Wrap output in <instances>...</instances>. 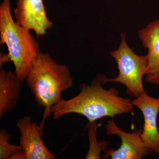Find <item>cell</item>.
I'll use <instances>...</instances> for the list:
<instances>
[{"label":"cell","mask_w":159,"mask_h":159,"mask_svg":"<svg viewBox=\"0 0 159 159\" xmlns=\"http://www.w3.org/2000/svg\"><path fill=\"white\" fill-rule=\"evenodd\" d=\"M142 111L144 118L142 138L146 145L153 152L159 154V132L157 117L159 111V98L150 97L145 91L132 101Z\"/></svg>","instance_id":"ba28073f"},{"label":"cell","mask_w":159,"mask_h":159,"mask_svg":"<svg viewBox=\"0 0 159 159\" xmlns=\"http://www.w3.org/2000/svg\"><path fill=\"white\" fill-rule=\"evenodd\" d=\"M104 74H97L90 84L83 83L79 86L80 92L76 97L68 100L62 99L51 107V113L54 120L64 115L80 114L89 122L109 116L132 112L133 104L129 98L119 96V91L115 87L105 89L103 86L108 83Z\"/></svg>","instance_id":"6da1fadb"},{"label":"cell","mask_w":159,"mask_h":159,"mask_svg":"<svg viewBox=\"0 0 159 159\" xmlns=\"http://www.w3.org/2000/svg\"><path fill=\"white\" fill-rule=\"evenodd\" d=\"M119 48L110 53L118 64L119 74L116 77L108 78V82L120 83L126 87V93L135 97L145 91L142 77L145 75L148 61L146 55L136 54L129 47L124 32L121 34Z\"/></svg>","instance_id":"277c9868"},{"label":"cell","mask_w":159,"mask_h":159,"mask_svg":"<svg viewBox=\"0 0 159 159\" xmlns=\"http://www.w3.org/2000/svg\"><path fill=\"white\" fill-rule=\"evenodd\" d=\"M16 21L28 31L43 36L53 24L47 17L43 0H18L14 10Z\"/></svg>","instance_id":"52a82bcc"},{"label":"cell","mask_w":159,"mask_h":159,"mask_svg":"<svg viewBox=\"0 0 159 159\" xmlns=\"http://www.w3.org/2000/svg\"><path fill=\"white\" fill-rule=\"evenodd\" d=\"M144 48L148 49L146 81L159 85V20L149 23L139 32Z\"/></svg>","instance_id":"9c48e42d"},{"label":"cell","mask_w":159,"mask_h":159,"mask_svg":"<svg viewBox=\"0 0 159 159\" xmlns=\"http://www.w3.org/2000/svg\"><path fill=\"white\" fill-rule=\"evenodd\" d=\"M11 135L6 129L0 130V159H9L12 156L22 150L20 145H11L9 143Z\"/></svg>","instance_id":"7c38bea8"},{"label":"cell","mask_w":159,"mask_h":159,"mask_svg":"<svg viewBox=\"0 0 159 159\" xmlns=\"http://www.w3.org/2000/svg\"><path fill=\"white\" fill-rule=\"evenodd\" d=\"M19 129L20 145L22 150L9 159H54L56 156L47 148L42 139L43 131L31 117L25 116L16 124Z\"/></svg>","instance_id":"5b68a950"},{"label":"cell","mask_w":159,"mask_h":159,"mask_svg":"<svg viewBox=\"0 0 159 159\" xmlns=\"http://www.w3.org/2000/svg\"><path fill=\"white\" fill-rule=\"evenodd\" d=\"M29 31L12 19L10 0H2L0 4V43L7 45L15 73L21 84L41 52L39 43Z\"/></svg>","instance_id":"3957f363"},{"label":"cell","mask_w":159,"mask_h":159,"mask_svg":"<svg viewBox=\"0 0 159 159\" xmlns=\"http://www.w3.org/2000/svg\"><path fill=\"white\" fill-rule=\"evenodd\" d=\"M99 124L96 121L89 122L87 125L88 134L89 148V151L86 156V159H99L101 152H105L107 150L110 142L106 140H103L101 142H98L97 139V132Z\"/></svg>","instance_id":"8fae6325"},{"label":"cell","mask_w":159,"mask_h":159,"mask_svg":"<svg viewBox=\"0 0 159 159\" xmlns=\"http://www.w3.org/2000/svg\"><path fill=\"white\" fill-rule=\"evenodd\" d=\"M105 128L107 135L119 136L122 144L117 150L111 148L104 152L102 159H142L153 152L142 139L143 129H139L132 133L126 132L117 126L114 119L107 121Z\"/></svg>","instance_id":"8992f818"},{"label":"cell","mask_w":159,"mask_h":159,"mask_svg":"<svg viewBox=\"0 0 159 159\" xmlns=\"http://www.w3.org/2000/svg\"><path fill=\"white\" fill-rule=\"evenodd\" d=\"M21 82L15 72L0 71V119L4 114L16 105L20 93Z\"/></svg>","instance_id":"30bf717a"},{"label":"cell","mask_w":159,"mask_h":159,"mask_svg":"<svg viewBox=\"0 0 159 159\" xmlns=\"http://www.w3.org/2000/svg\"><path fill=\"white\" fill-rule=\"evenodd\" d=\"M26 80L36 103L44 108L39 125L43 131L51 107L62 99L64 91L73 87L70 70L68 66L57 63L48 53L40 52L31 64Z\"/></svg>","instance_id":"7a4b0ae2"},{"label":"cell","mask_w":159,"mask_h":159,"mask_svg":"<svg viewBox=\"0 0 159 159\" xmlns=\"http://www.w3.org/2000/svg\"><path fill=\"white\" fill-rule=\"evenodd\" d=\"M11 59L8 54H2L0 55V68L2 67L4 63L11 61Z\"/></svg>","instance_id":"4fadbf2b"}]
</instances>
